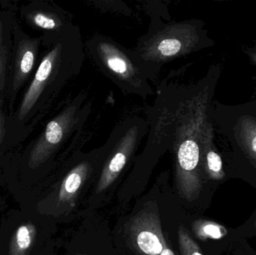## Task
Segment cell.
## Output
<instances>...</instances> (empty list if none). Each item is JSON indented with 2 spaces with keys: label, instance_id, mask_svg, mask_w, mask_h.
I'll use <instances>...</instances> for the list:
<instances>
[{
  "label": "cell",
  "instance_id": "8",
  "mask_svg": "<svg viewBox=\"0 0 256 255\" xmlns=\"http://www.w3.org/2000/svg\"><path fill=\"white\" fill-rule=\"evenodd\" d=\"M130 154V148L129 145H123L111 157L110 161L104 168L100 175V178L96 188V193L98 194L104 192L114 184V181L117 179L118 175L124 169Z\"/></svg>",
  "mask_w": 256,
  "mask_h": 255
},
{
  "label": "cell",
  "instance_id": "15",
  "mask_svg": "<svg viewBox=\"0 0 256 255\" xmlns=\"http://www.w3.org/2000/svg\"><path fill=\"white\" fill-rule=\"evenodd\" d=\"M160 255H174V252L172 251L171 248L168 247V244H166L165 247H164V250Z\"/></svg>",
  "mask_w": 256,
  "mask_h": 255
},
{
  "label": "cell",
  "instance_id": "18",
  "mask_svg": "<svg viewBox=\"0 0 256 255\" xmlns=\"http://www.w3.org/2000/svg\"></svg>",
  "mask_w": 256,
  "mask_h": 255
},
{
  "label": "cell",
  "instance_id": "2",
  "mask_svg": "<svg viewBox=\"0 0 256 255\" xmlns=\"http://www.w3.org/2000/svg\"><path fill=\"white\" fill-rule=\"evenodd\" d=\"M42 43V36L32 37L28 35L16 19L13 30V52L6 91V104L8 109L7 117L14 112L20 91L31 81L33 73H36L34 70H37L38 55Z\"/></svg>",
  "mask_w": 256,
  "mask_h": 255
},
{
  "label": "cell",
  "instance_id": "3",
  "mask_svg": "<svg viewBox=\"0 0 256 255\" xmlns=\"http://www.w3.org/2000/svg\"><path fill=\"white\" fill-rule=\"evenodd\" d=\"M90 173V167L82 163L72 169L62 182L46 195L39 196L26 206L31 207L45 217L58 218L67 215L76 206L78 196Z\"/></svg>",
  "mask_w": 256,
  "mask_h": 255
},
{
  "label": "cell",
  "instance_id": "16",
  "mask_svg": "<svg viewBox=\"0 0 256 255\" xmlns=\"http://www.w3.org/2000/svg\"><path fill=\"white\" fill-rule=\"evenodd\" d=\"M2 184H4V180H3L2 177L0 175V187H2ZM2 206V201L1 199V194H0V207Z\"/></svg>",
  "mask_w": 256,
  "mask_h": 255
},
{
  "label": "cell",
  "instance_id": "6",
  "mask_svg": "<svg viewBox=\"0 0 256 255\" xmlns=\"http://www.w3.org/2000/svg\"><path fill=\"white\" fill-rule=\"evenodd\" d=\"M21 18L33 29L43 31V42L48 43L52 33L60 31L62 22L52 7L42 1H31L20 8Z\"/></svg>",
  "mask_w": 256,
  "mask_h": 255
},
{
  "label": "cell",
  "instance_id": "13",
  "mask_svg": "<svg viewBox=\"0 0 256 255\" xmlns=\"http://www.w3.org/2000/svg\"><path fill=\"white\" fill-rule=\"evenodd\" d=\"M208 167L214 173H218L222 169V160L220 157L214 151H210L207 155Z\"/></svg>",
  "mask_w": 256,
  "mask_h": 255
},
{
  "label": "cell",
  "instance_id": "10",
  "mask_svg": "<svg viewBox=\"0 0 256 255\" xmlns=\"http://www.w3.org/2000/svg\"><path fill=\"white\" fill-rule=\"evenodd\" d=\"M182 43L176 38H166L161 40L158 46L160 54L162 56H172L180 52Z\"/></svg>",
  "mask_w": 256,
  "mask_h": 255
},
{
  "label": "cell",
  "instance_id": "12",
  "mask_svg": "<svg viewBox=\"0 0 256 255\" xmlns=\"http://www.w3.org/2000/svg\"><path fill=\"white\" fill-rule=\"evenodd\" d=\"M6 103L0 98V157L6 148V118L7 115L4 111Z\"/></svg>",
  "mask_w": 256,
  "mask_h": 255
},
{
  "label": "cell",
  "instance_id": "1",
  "mask_svg": "<svg viewBox=\"0 0 256 255\" xmlns=\"http://www.w3.org/2000/svg\"><path fill=\"white\" fill-rule=\"evenodd\" d=\"M44 216L20 205L3 214L0 223V255H38L42 243L40 222Z\"/></svg>",
  "mask_w": 256,
  "mask_h": 255
},
{
  "label": "cell",
  "instance_id": "9",
  "mask_svg": "<svg viewBox=\"0 0 256 255\" xmlns=\"http://www.w3.org/2000/svg\"><path fill=\"white\" fill-rule=\"evenodd\" d=\"M178 237L179 250L180 255H202L200 251V248L197 247L186 229L180 226L178 231Z\"/></svg>",
  "mask_w": 256,
  "mask_h": 255
},
{
  "label": "cell",
  "instance_id": "14",
  "mask_svg": "<svg viewBox=\"0 0 256 255\" xmlns=\"http://www.w3.org/2000/svg\"><path fill=\"white\" fill-rule=\"evenodd\" d=\"M202 232L210 238H214V239H220L222 237L220 229L214 225L208 224L203 226L202 229Z\"/></svg>",
  "mask_w": 256,
  "mask_h": 255
},
{
  "label": "cell",
  "instance_id": "4",
  "mask_svg": "<svg viewBox=\"0 0 256 255\" xmlns=\"http://www.w3.org/2000/svg\"><path fill=\"white\" fill-rule=\"evenodd\" d=\"M130 247L140 255H160L166 246L156 208L147 207L134 216L128 225Z\"/></svg>",
  "mask_w": 256,
  "mask_h": 255
},
{
  "label": "cell",
  "instance_id": "17",
  "mask_svg": "<svg viewBox=\"0 0 256 255\" xmlns=\"http://www.w3.org/2000/svg\"><path fill=\"white\" fill-rule=\"evenodd\" d=\"M252 148H254V151L256 152V136L254 138V141H252Z\"/></svg>",
  "mask_w": 256,
  "mask_h": 255
},
{
  "label": "cell",
  "instance_id": "5",
  "mask_svg": "<svg viewBox=\"0 0 256 255\" xmlns=\"http://www.w3.org/2000/svg\"><path fill=\"white\" fill-rule=\"evenodd\" d=\"M200 161V148L192 140H186L178 150L176 164V183L179 194L191 200L195 197L200 187L196 176V169Z\"/></svg>",
  "mask_w": 256,
  "mask_h": 255
},
{
  "label": "cell",
  "instance_id": "7",
  "mask_svg": "<svg viewBox=\"0 0 256 255\" xmlns=\"http://www.w3.org/2000/svg\"><path fill=\"white\" fill-rule=\"evenodd\" d=\"M16 14L9 9L0 8V98L6 103L9 67L13 52V30Z\"/></svg>",
  "mask_w": 256,
  "mask_h": 255
},
{
  "label": "cell",
  "instance_id": "11",
  "mask_svg": "<svg viewBox=\"0 0 256 255\" xmlns=\"http://www.w3.org/2000/svg\"><path fill=\"white\" fill-rule=\"evenodd\" d=\"M106 64L112 71L120 75L128 73L129 67L127 61L120 54L111 53L106 57Z\"/></svg>",
  "mask_w": 256,
  "mask_h": 255
}]
</instances>
